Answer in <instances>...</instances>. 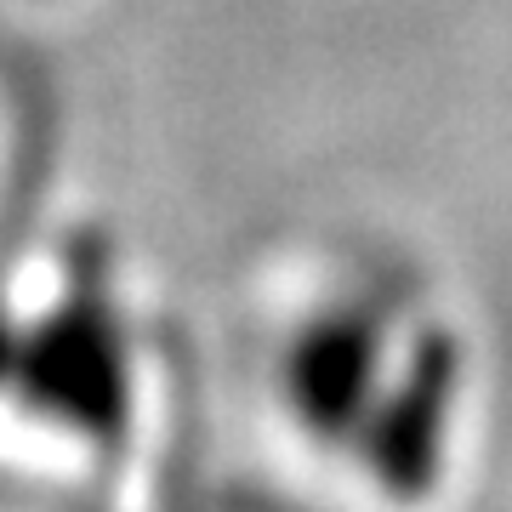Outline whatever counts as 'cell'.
<instances>
[{"label":"cell","instance_id":"7a4b0ae2","mask_svg":"<svg viewBox=\"0 0 512 512\" xmlns=\"http://www.w3.org/2000/svg\"><path fill=\"white\" fill-rule=\"evenodd\" d=\"M0 365H6V342H0Z\"/></svg>","mask_w":512,"mask_h":512},{"label":"cell","instance_id":"6da1fadb","mask_svg":"<svg viewBox=\"0 0 512 512\" xmlns=\"http://www.w3.org/2000/svg\"><path fill=\"white\" fill-rule=\"evenodd\" d=\"M256 393L285 461L348 495L427 501L473 456V330L456 296L387 251L285 262L256 325Z\"/></svg>","mask_w":512,"mask_h":512}]
</instances>
